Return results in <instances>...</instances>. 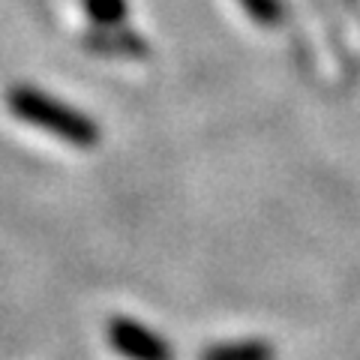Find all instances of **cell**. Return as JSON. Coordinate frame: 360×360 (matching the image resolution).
<instances>
[{"mask_svg":"<svg viewBox=\"0 0 360 360\" xmlns=\"http://www.w3.org/2000/svg\"><path fill=\"white\" fill-rule=\"evenodd\" d=\"M6 105L21 123L54 135V139L66 141L70 148L94 150L103 141V129H99V123L94 117H87L84 111L66 105L49 94H42V90L13 87L6 94Z\"/></svg>","mask_w":360,"mask_h":360,"instance_id":"1","label":"cell"},{"mask_svg":"<svg viewBox=\"0 0 360 360\" xmlns=\"http://www.w3.org/2000/svg\"><path fill=\"white\" fill-rule=\"evenodd\" d=\"M105 340L111 345V352L120 354L123 360H174L177 357L174 345L160 330H153L135 319H127V315L108 319Z\"/></svg>","mask_w":360,"mask_h":360,"instance_id":"2","label":"cell"},{"mask_svg":"<svg viewBox=\"0 0 360 360\" xmlns=\"http://www.w3.org/2000/svg\"><path fill=\"white\" fill-rule=\"evenodd\" d=\"M198 360H276V345L270 340L213 342L198 354Z\"/></svg>","mask_w":360,"mask_h":360,"instance_id":"3","label":"cell"},{"mask_svg":"<svg viewBox=\"0 0 360 360\" xmlns=\"http://www.w3.org/2000/svg\"><path fill=\"white\" fill-rule=\"evenodd\" d=\"M87 9L99 25H115V21L123 18V0H87Z\"/></svg>","mask_w":360,"mask_h":360,"instance_id":"4","label":"cell"},{"mask_svg":"<svg viewBox=\"0 0 360 360\" xmlns=\"http://www.w3.org/2000/svg\"><path fill=\"white\" fill-rule=\"evenodd\" d=\"M246 13H250L255 21H262V25H274L279 18V4L276 0H243Z\"/></svg>","mask_w":360,"mask_h":360,"instance_id":"5","label":"cell"}]
</instances>
